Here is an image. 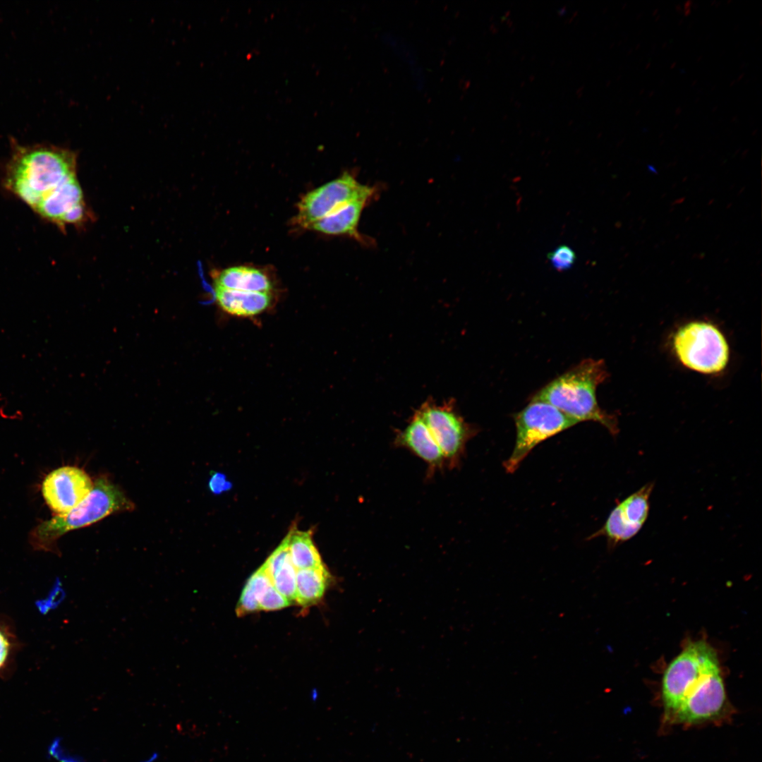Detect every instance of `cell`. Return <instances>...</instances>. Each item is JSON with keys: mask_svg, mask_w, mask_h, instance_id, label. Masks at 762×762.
Returning a JSON list of instances; mask_svg holds the SVG:
<instances>
[{"mask_svg": "<svg viewBox=\"0 0 762 762\" xmlns=\"http://www.w3.org/2000/svg\"><path fill=\"white\" fill-rule=\"evenodd\" d=\"M76 166V154L69 149L12 140L3 184L41 218L64 229L87 215Z\"/></svg>", "mask_w": 762, "mask_h": 762, "instance_id": "6da1fadb", "label": "cell"}, {"mask_svg": "<svg viewBox=\"0 0 762 762\" xmlns=\"http://www.w3.org/2000/svg\"><path fill=\"white\" fill-rule=\"evenodd\" d=\"M607 377L603 361L585 359L543 387L531 400L547 402L578 423L598 422L616 435L617 417L603 411L596 399V389Z\"/></svg>", "mask_w": 762, "mask_h": 762, "instance_id": "7a4b0ae2", "label": "cell"}, {"mask_svg": "<svg viewBox=\"0 0 762 762\" xmlns=\"http://www.w3.org/2000/svg\"><path fill=\"white\" fill-rule=\"evenodd\" d=\"M133 509V503L124 492L101 476L79 504L36 526L30 534V543L35 549L56 552L57 539L68 531L90 526L110 514Z\"/></svg>", "mask_w": 762, "mask_h": 762, "instance_id": "3957f363", "label": "cell"}, {"mask_svg": "<svg viewBox=\"0 0 762 762\" xmlns=\"http://www.w3.org/2000/svg\"><path fill=\"white\" fill-rule=\"evenodd\" d=\"M715 651L704 641L688 643L666 668L662 679L665 719L670 722L682 701L704 677L719 671Z\"/></svg>", "mask_w": 762, "mask_h": 762, "instance_id": "277c9868", "label": "cell"}, {"mask_svg": "<svg viewBox=\"0 0 762 762\" xmlns=\"http://www.w3.org/2000/svg\"><path fill=\"white\" fill-rule=\"evenodd\" d=\"M672 346L679 361L698 373H719L728 363V344L722 332L708 322H692L680 327L673 337Z\"/></svg>", "mask_w": 762, "mask_h": 762, "instance_id": "5b68a950", "label": "cell"}, {"mask_svg": "<svg viewBox=\"0 0 762 762\" xmlns=\"http://www.w3.org/2000/svg\"><path fill=\"white\" fill-rule=\"evenodd\" d=\"M514 421L516 428L515 445L512 454L503 464L509 473L514 472L538 443L578 423L554 406L538 400H531L514 416Z\"/></svg>", "mask_w": 762, "mask_h": 762, "instance_id": "8992f818", "label": "cell"}, {"mask_svg": "<svg viewBox=\"0 0 762 762\" xmlns=\"http://www.w3.org/2000/svg\"><path fill=\"white\" fill-rule=\"evenodd\" d=\"M440 448L446 464L456 466L474 430L456 411L453 401H426L416 411Z\"/></svg>", "mask_w": 762, "mask_h": 762, "instance_id": "52a82bcc", "label": "cell"}, {"mask_svg": "<svg viewBox=\"0 0 762 762\" xmlns=\"http://www.w3.org/2000/svg\"><path fill=\"white\" fill-rule=\"evenodd\" d=\"M373 193V188L360 183L345 172L302 198L298 205L296 221L307 228L346 203L361 197L371 198Z\"/></svg>", "mask_w": 762, "mask_h": 762, "instance_id": "ba28073f", "label": "cell"}, {"mask_svg": "<svg viewBox=\"0 0 762 762\" xmlns=\"http://www.w3.org/2000/svg\"><path fill=\"white\" fill-rule=\"evenodd\" d=\"M720 670L704 677L687 694L671 722L694 725L720 717L727 706Z\"/></svg>", "mask_w": 762, "mask_h": 762, "instance_id": "9c48e42d", "label": "cell"}, {"mask_svg": "<svg viewBox=\"0 0 762 762\" xmlns=\"http://www.w3.org/2000/svg\"><path fill=\"white\" fill-rule=\"evenodd\" d=\"M654 483L650 482L617 504L596 536H604L611 547L634 537L646 523Z\"/></svg>", "mask_w": 762, "mask_h": 762, "instance_id": "30bf717a", "label": "cell"}, {"mask_svg": "<svg viewBox=\"0 0 762 762\" xmlns=\"http://www.w3.org/2000/svg\"><path fill=\"white\" fill-rule=\"evenodd\" d=\"M94 483L87 473L71 466L52 471L42 485L44 499L58 514H65L79 504L91 492Z\"/></svg>", "mask_w": 762, "mask_h": 762, "instance_id": "8fae6325", "label": "cell"}, {"mask_svg": "<svg viewBox=\"0 0 762 762\" xmlns=\"http://www.w3.org/2000/svg\"><path fill=\"white\" fill-rule=\"evenodd\" d=\"M395 442L426 463L430 473L447 465L440 448L416 411L405 428L397 435Z\"/></svg>", "mask_w": 762, "mask_h": 762, "instance_id": "7c38bea8", "label": "cell"}, {"mask_svg": "<svg viewBox=\"0 0 762 762\" xmlns=\"http://www.w3.org/2000/svg\"><path fill=\"white\" fill-rule=\"evenodd\" d=\"M214 288L217 303L223 311L232 316L250 318L259 315L270 308L273 301L272 293Z\"/></svg>", "mask_w": 762, "mask_h": 762, "instance_id": "4fadbf2b", "label": "cell"}, {"mask_svg": "<svg viewBox=\"0 0 762 762\" xmlns=\"http://www.w3.org/2000/svg\"><path fill=\"white\" fill-rule=\"evenodd\" d=\"M370 198L361 197L354 199L312 223L307 229L326 234H348L357 237L358 224Z\"/></svg>", "mask_w": 762, "mask_h": 762, "instance_id": "5bb4252c", "label": "cell"}, {"mask_svg": "<svg viewBox=\"0 0 762 762\" xmlns=\"http://www.w3.org/2000/svg\"><path fill=\"white\" fill-rule=\"evenodd\" d=\"M214 287L228 289L271 293L274 284L268 274L250 266H235L224 269L214 277Z\"/></svg>", "mask_w": 762, "mask_h": 762, "instance_id": "9a60e30c", "label": "cell"}, {"mask_svg": "<svg viewBox=\"0 0 762 762\" xmlns=\"http://www.w3.org/2000/svg\"><path fill=\"white\" fill-rule=\"evenodd\" d=\"M331 581L332 576L325 564L297 569L296 602L304 607L317 604Z\"/></svg>", "mask_w": 762, "mask_h": 762, "instance_id": "2e32d148", "label": "cell"}, {"mask_svg": "<svg viewBox=\"0 0 762 762\" xmlns=\"http://www.w3.org/2000/svg\"><path fill=\"white\" fill-rule=\"evenodd\" d=\"M291 560L296 569L320 567L323 564L313 543L311 531H302L293 526L287 536Z\"/></svg>", "mask_w": 762, "mask_h": 762, "instance_id": "e0dca14e", "label": "cell"}, {"mask_svg": "<svg viewBox=\"0 0 762 762\" xmlns=\"http://www.w3.org/2000/svg\"><path fill=\"white\" fill-rule=\"evenodd\" d=\"M296 572L289 555L271 575L274 588L291 603L296 602Z\"/></svg>", "mask_w": 762, "mask_h": 762, "instance_id": "ac0fdd59", "label": "cell"}, {"mask_svg": "<svg viewBox=\"0 0 762 762\" xmlns=\"http://www.w3.org/2000/svg\"><path fill=\"white\" fill-rule=\"evenodd\" d=\"M291 604L273 585L270 586L259 600L260 610L271 611L286 607Z\"/></svg>", "mask_w": 762, "mask_h": 762, "instance_id": "d6986e66", "label": "cell"}, {"mask_svg": "<svg viewBox=\"0 0 762 762\" xmlns=\"http://www.w3.org/2000/svg\"><path fill=\"white\" fill-rule=\"evenodd\" d=\"M548 258L555 268L562 271L569 269L574 265L576 255L571 248L563 245L548 253Z\"/></svg>", "mask_w": 762, "mask_h": 762, "instance_id": "ffe728a7", "label": "cell"}, {"mask_svg": "<svg viewBox=\"0 0 762 762\" xmlns=\"http://www.w3.org/2000/svg\"><path fill=\"white\" fill-rule=\"evenodd\" d=\"M260 610L258 601L250 588L245 584L237 603L236 614L243 616Z\"/></svg>", "mask_w": 762, "mask_h": 762, "instance_id": "44dd1931", "label": "cell"}, {"mask_svg": "<svg viewBox=\"0 0 762 762\" xmlns=\"http://www.w3.org/2000/svg\"><path fill=\"white\" fill-rule=\"evenodd\" d=\"M231 484L226 478V476L220 473H214L209 480V488L214 494H220L229 490Z\"/></svg>", "mask_w": 762, "mask_h": 762, "instance_id": "7402d4cb", "label": "cell"}, {"mask_svg": "<svg viewBox=\"0 0 762 762\" xmlns=\"http://www.w3.org/2000/svg\"><path fill=\"white\" fill-rule=\"evenodd\" d=\"M8 649V642L5 636L0 631V667L4 665L6 660Z\"/></svg>", "mask_w": 762, "mask_h": 762, "instance_id": "603a6c76", "label": "cell"}]
</instances>
